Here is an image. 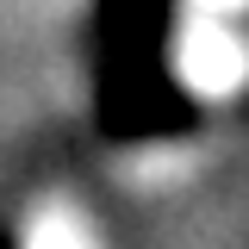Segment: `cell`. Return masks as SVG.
Listing matches in <instances>:
<instances>
[{
  "label": "cell",
  "instance_id": "obj_1",
  "mask_svg": "<svg viewBox=\"0 0 249 249\" xmlns=\"http://www.w3.org/2000/svg\"><path fill=\"white\" fill-rule=\"evenodd\" d=\"M175 69H181V81H187L193 93H231L237 81H243L249 56H243V44L218 25V19H199V25H187V31H181Z\"/></svg>",
  "mask_w": 249,
  "mask_h": 249
},
{
  "label": "cell",
  "instance_id": "obj_2",
  "mask_svg": "<svg viewBox=\"0 0 249 249\" xmlns=\"http://www.w3.org/2000/svg\"><path fill=\"white\" fill-rule=\"evenodd\" d=\"M25 249H88V231H81L75 212L44 206V212L31 218V231H25Z\"/></svg>",
  "mask_w": 249,
  "mask_h": 249
},
{
  "label": "cell",
  "instance_id": "obj_3",
  "mask_svg": "<svg viewBox=\"0 0 249 249\" xmlns=\"http://www.w3.org/2000/svg\"><path fill=\"white\" fill-rule=\"evenodd\" d=\"M206 13H237V6H249V0H199Z\"/></svg>",
  "mask_w": 249,
  "mask_h": 249
}]
</instances>
